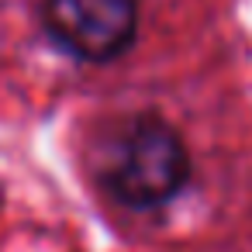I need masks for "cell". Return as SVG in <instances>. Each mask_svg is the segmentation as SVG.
Returning a JSON list of instances; mask_svg holds the SVG:
<instances>
[{
	"label": "cell",
	"mask_w": 252,
	"mask_h": 252,
	"mask_svg": "<svg viewBox=\"0 0 252 252\" xmlns=\"http://www.w3.org/2000/svg\"><path fill=\"white\" fill-rule=\"evenodd\" d=\"M42 32L76 63H114L138 38V0H42Z\"/></svg>",
	"instance_id": "cell-2"
},
{
	"label": "cell",
	"mask_w": 252,
	"mask_h": 252,
	"mask_svg": "<svg viewBox=\"0 0 252 252\" xmlns=\"http://www.w3.org/2000/svg\"><path fill=\"white\" fill-rule=\"evenodd\" d=\"M97 183L128 211L173 204L193 176L190 149L159 114H128L97 149Z\"/></svg>",
	"instance_id": "cell-1"
}]
</instances>
